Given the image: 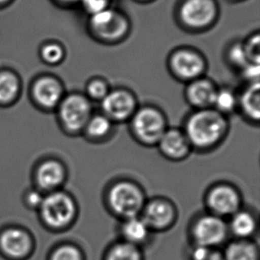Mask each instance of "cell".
<instances>
[{
  "instance_id": "6da1fadb",
  "label": "cell",
  "mask_w": 260,
  "mask_h": 260,
  "mask_svg": "<svg viewBox=\"0 0 260 260\" xmlns=\"http://www.w3.org/2000/svg\"><path fill=\"white\" fill-rule=\"evenodd\" d=\"M229 121L212 108L197 109L185 123L184 133L192 148L205 151L218 147L229 132Z\"/></svg>"
},
{
  "instance_id": "7a4b0ae2",
  "label": "cell",
  "mask_w": 260,
  "mask_h": 260,
  "mask_svg": "<svg viewBox=\"0 0 260 260\" xmlns=\"http://www.w3.org/2000/svg\"><path fill=\"white\" fill-rule=\"evenodd\" d=\"M146 202L143 189L129 179L113 183L105 196L107 210L119 221L140 216Z\"/></svg>"
},
{
  "instance_id": "3957f363",
  "label": "cell",
  "mask_w": 260,
  "mask_h": 260,
  "mask_svg": "<svg viewBox=\"0 0 260 260\" xmlns=\"http://www.w3.org/2000/svg\"><path fill=\"white\" fill-rule=\"evenodd\" d=\"M39 211L43 223L54 232L71 229L78 216L77 202L70 193L61 190L45 194Z\"/></svg>"
},
{
  "instance_id": "277c9868",
  "label": "cell",
  "mask_w": 260,
  "mask_h": 260,
  "mask_svg": "<svg viewBox=\"0 0 260 260\" xmlns=\"http://www.w3.org/2000/svg\"><path fill=\"white\" fill-rule=\"evenodd\" d=\"M188 245L222 248L230 239L228 221L208 211L196 215L186 229Z\"/></svg>"
},
{
  "instance_id": "5b68a950",
  "label": "cell",
  "mask_w": 260,
  "mask_h": 260,
  "mask_svg": "<svg viewBox=\"0 0 260 260\" xmlns=\"http://www.w3.org/2000/svg\"><path fill=\"white\" fill-rule=\"evenodd\" d=\"M131 131L134 138L145 146H156L167 130L166 116L153 106L137 109L130 119Z\"/></svg>"
},
{
  "instance_id": "8992f818",
  "label": "cell",
  "mask_w": 260,
  "mask_h": 260,
  "mask_svg": "<svg viewBox=\"0 0 260 260\" xmlns=\"http://www.w3.org/2000/svg\"><path fill=\"white\" fill-rule=\"evenodd\" d=\"M57 110L62 129L70 134L83 133L86 123L92 116L91 101L86 95L79 92L64 96Z\"/></svg>"
},
{
  "instance_id": "52a82bcc",
  "label": "cell",
  "mask_w": 260,
  "mask_h": 260,
  "mask_svg": "<svg viewBox=\"0 0 260 260\" xmlns=\"http://www.w3.org/2000/svg\"><path fill=\"white\" fill-rule=\"evenodd\" d=\"M140 216L155 235L173 229L178 220V211L172 201L155 197L147 200Z\"/></svg>"
},
{
  "instance_id": "ba28073f",
  "label": "cell",
  "mask_w": 260,
  "mask_h": 260,
  "mask_svg": "<svg viewBox=\"0 0 260 260\" xmlns=\"http://www.w3.org/2000/svg\"><path fill=\"white\" fill-rule=\"evenodd\" d=\"M205 206L208 212L228 219L243 208V199L236 186L228 183H218L208 190Z\"/></svg>"
},
{
  "instance_id": "9c48e42d",
  "label": "cell",
  "mask_w": 260,
  "mask_h": 260,
  "mask_svg": "<svg viewBox=\"0 0 260 260\" xmlns=\"http://www.w3.org/2000/svg\"><path fill=\"white\" fill-rule=\"evenodd\" d=\"M169 68L177 79L189 83L204 76L207 62L205 58L196 50L179 48L171 54Z\"/></svg>"
},
{
  "instance_id": "30bf717a",
  "label": "cell",
  "mask_w": 260,
  "mask_h": 260,
  "mask_svg": "<svg viewBox=\"0 0 260 260\" xmlns=\"http://www.w3.org/2000/svg\"><path fill=\"white\" fill-rule=\"evenodd\" d=\"M90 28L97 39L104 42H116L126 35L129 22L123 14L106 8L91 15Z\"/></svg>"
},
{
  "instance_id": "8fae6325",
  "label": "cell",
  "mask_w": 260,
  "mask_h": 260,
  "mask_svg": "<svg viewBox=\"0 0 260 260\" xmlns=\"http://www.w3.org/2000/svg\"><path fill=\"white\" fill-rule=\"evenodd\" d=\"M101 107L102 114L113 123H123L130 121L137 110V100L129 90L117 88L109 91L101 102Z\"/></svg>"
},
{
  "instance_id": "7c38bea8",
  "label": "cell",
  "mask_w": 260,
  "mask_h": 260,
  "mask_svg": "<svg viewBox=\"0 0 260 260\" xmlns=\"http://www.w3.org/2000/svg\"><path fill=\"white\" fill-rule=\"evenodd\" d=\"M217 7L214 0H186L180 8V18L188 28L200 29L214 21Z\"/></svg>"
},
{
  "instance_id": "4fadbf2b",
  "label": "cell",
  "mask_w": 260,
  "mask_h": 260,
  "mask_svg": "<svg viewBox=\"0 0 260 260\" xmlns=\"http://www.w3.org/2000/svg\"><path fill=\"white\" fill-rule=\"evenodd\" d=\"M0 250L11 259H23L31 252V236L21 228L6 229L0 234Z\"/></svg>"
},
{
  "instance_id": "5bb4252c",
  "label": "cell",
  "mask_w": 260,
  "mask_h": 260,
  "mask_svg": "<svg viewBox=\"0 0 260 260\" xmlns=\"http://www.w3.org/2000/svg\"><path fill=\"white\" fill-rule=\"evenodd\" d=\"M31 95L37 105L46 110L57 109L65 96L63 85L51 76L38 78L32 85Z\"/></svg>"
},
{
  "instance_id": "9a60e30c",
  "label": "cell",
  "mask_w": 260,
  "mask_h": 260,
  "mask_svg": "<svg viewBox=\"0 0 260 260\" xmlns=\"http://www.w3.org/2000/svg\"><path fill=\"white\" fill-rule=\"evenodd\" d=\"M117 239L145 250L151 244L154 234L151 232L141 216L120 220L116 229Z\"/></svg>"
},
{
  "instance_id": "2e32d148",
  "label": "cell",
  "mask_w": 260,
  "mask_h": 260,
  "mask_svg": "<svg viewBox=\"0 0 260 260\" xmlns=\"http://www.w3.org/2000/svg\"><path fill=\"white\" fill-rule=\"evenodd\" d=\"M156 146L162 155L172 161H181L192 150L184 131L178 128H167Z\"/></svg>"
},
{
  "instance_id": "e0dca14e",
  "label": "cell",
  "mask_w": 260,
  "mask_h": 260,
  "mask_svg": "<svg viewBox=\"0 0 260 260\" xmlns=\"http://www.w3.org/2000/svg\"><path fill=\"white\" fill-rule=\"evenodd\" d=\"M67 178L65 166L58 160L49 159L39 165L36 171L35 179L39 190L46 193L60 190Z\"/></svg>"
},
{
  "instance_id": "ac0fdd59",
  "label": "cell",
  "mask_w": 260,
  "mask_h": 260,
  "mask_svg": "<svg viewBox=\"0 0 260 260\" xmlns=\"http://www.w3.org/2000/svg\"><path fill=\"white\" fill-rule=\"evenodd\" d=\"M230 239H256L259 229L257 215L253 211L241 208L226 219Z\"/></svg>"
},
{
  "instance_id": "d6986e66",
  "label": "cell",
  "mask_w": 260,
  "mask_h": 260,
  "mask_svg": "<svg viewBox=\"0 0 260 260\" xmlns=\"http://www.w3.org/2000/svg\"><path fill=\"white\" fill-rule=\"evenodd\" d=\"M217 90L218 87L213 82L202 77L187 84L185 95L186 101L196 110L210 109L212 108Z\"/></svg>"
},
{
  "instance_id": "ffe728a7",
  "label": "cell",
  "mask_w": 260,
  "mask_h": 260,
  "mask_svg": "<svg viewBox=\"0 0 260 260\" xmlns=\"http://www.w3.org/2000/svg\"><path fill=\"white\" fill-rule=\"evenodd\" d=\"M225 260H260L259 244L256 239H229L222 247Z\"/></svg>"
},
{
  "instance_id": "44dd1931",
  "label": "cell",
  "mask_w": 260,
  "mask_h": 260,
  "mask_svg": "<svg viewBox=\"0 0 260 260\" xmlns=\"http://www.w3.org/2000/svg\"><path fill=\"white\" fill-rule=\"evenodd\" d=\"M238 109L247 119L258 123L260 119L259 82L247 84L246 87L238 94Z\"/></svg>"
},
{
  "instance_id": "7402d4cb",
  "label": "cell",
  "mask_w": 260,
  "mask_h": 260,
  "mask_svg": "<svg viewBox=\"0 0 260 260\" xmlns=\"http://www.w3.org/2000/svg\"><path fill=\"white\" fill-rule=\"evenodd\" d=\"M102 260H146L145 250L116 238L102 252Z\"/></svg>"
},
{
  "instance_id": "603a6c76",
  "label": "cell",
  "mask_w": 260,
  "mask_h": 260,
  "mask_svg": "<svg viewBox=\"0 0 260 260\" xmlns=\"http://www.w3.org/2000/svg\"><path fill=\"white\" fill-rule=\"evenodd\" d=\"M113 124L114 123L112 121L102 113L92 114L83 133L90 141H104L106 138L109 137L111 134Z\"/></svg>"
},
{
  "instance_id": "cb8c5ba5",
  "label": "cell",
  "mask_w": 260,
  "mask_h": 260,
  "mask_svg": "<svg viewBox=\"0 0 260 260\" xmlns=\"http://www.w3.org/2000/svg\"><path fill=\"white\" fill-rule=\"evenodd\" d=\"M21 91V82L14 72L0 71V105H8L16 101Z\"/></svg>"
},
{
  "instance_id": "d4e9b609",
  "label": "cell",
  "mask_w": 260,
  "mask_h": 260,
  "mask_svg": "<svg viewBox=\"0 0 260 260\" xmlns=\"http://www.w3.org/2000/svg\"><path fill=\"white\" fill-rule=\"evenodd\" d=\"M48 260H87L85 250L78 243L63 242L53 248Z\"/></svg>"
},
{
  "instance_id": "484cf974",
  "label": "cell",
  "mask_w": 260,
  "mask_h": 260,
  "mask_svg": "<svg viewBox=\"0 0 260 260\" xmlns=\"http://www.w3.org/2000/svg\"><path fill=\"white\" fill-rule=\"evenodd\" d=\"M212 109L221 113L224 116L230 115L238 109V95L229 88H220L217 90Z\"/></svg>"
},
{
  "instance_id": "4316f807",
  "label": "cell",
  "mask_w": 260,
  "mask_h": 260,
  "mask_svg": "<svg viewBox=\"0 0 260 260\" xmlns=\"http://www.w3.org/2000/svg\"><path fill=\"white\" fill-rule=\"evenodd\" d=\"M186 256L187 260H225L222 248L188 245Z\"/></svg>"
},
{
  "instance_id": "83f0119b",
  "label": "cell",
  "mask_w": 260,
  "mask_h": 260,
  "mask_svg": "<svg viewBox=\"0 0 260 260\" xmlns=\"http://www.w3.org/2000/svg\"><path fill=\"white\" fill-rule=\"evenodd\" d=\"M40 56L45 63L55 66L63 60L65 52L60 44L48 43L41 48Z\"/></svg>"
},
{
  "instance_id": "f1b7e54d",
  "label": "cell",
  "mask_w": 260,
  "mask_h": 260,
  "mask_svg": "<svg viewBox=\"0 0 260 260\" xmlns=\"http://www.w3.org/2000/svg\"><path fill=\"white\" fill-rule=\"evenodd\" d=\"M110 91L109 85L105 79L101 78H91L86 85V97L90 101L102 102Z\"/></svg>"
},
{
  "instance_id": "f546056e",
  "label": "cell",
  "mask_w": 260,
  "mask_h": 260,
  "mask_svg": "<svg viewBox=\"0 0 260 260\" xmlns=\"http://www.w3.org/2000/svg\"><path fill=\"white\" fill-rule=\"evenodd\" d=\"M226 59L233 67L242 70L245 65L249 63L246 51L243 43H235L229 47Z\"/></svg>"
},
{
  "instance_id": "4dcf8cb0",
  "label": "cell",
  "mask_w": 260,
  "mask_h": 260,
  "mask_svg": "<svg viewBox=\"0 0 260 260\" xmlns=\"http://www.w3.org/2000/svg\"><path fill=\"white\" fill-rule=\"evenodd\" d=\"M245 51L249 62L259 64L260 59V36L259 34L252 36L247 43L244 44Z\"/></svg>"
},
{
  "instance_id": "1f68e13d",
  "label": "cell",
  "mask_w": 260,
  "mask_h": 260,
  "mask_svg": "<svg viewBox=\"0 0 260 260\" xmlns=\"http://www.w3.org/2000/svg\"><path fill=\"white\" fill-rule=\"evenodd\" d=\"M241 74L248 84L259 82V64L249 62L241 70Z\"/></svg>"
},
{
  "instance_id": "d6a6232c",
  "label": "cell",
  "mask_w": 260,
  "mask_h": 260,
  "mask_svg": "<svg viewBox=\"0 0 260 260\" xmlns=\"http://www.w3.org/2000/svg\"><path fill=\"white\" fill-rule=\"evenodd\" d=\"M45 194L39 189H30L25 193V204L28 208L31 209H38L39 210L40 205L42 204Z\"/></svg>"
},
{
  "instance_id": "836d02e7",
  "label": "cell",
  "mask_w": 260,
  "mask_h": 260,
  "mask_svg": "<svg viewBox=\"0 0 260 260\" xmlns=\"http://www.w3.org/2000/svg\"><path fill=\"white\" fill-rule=\"evenodd\" d=\"M82 2L91 15L105 10L108 6V0H82Z\"/></svg>"
},
{
  "instance_id": "e575fe53",
  "label": "cell",
  "mask_w": 260,
  "mask_h": 260,
  "mask_svg": "<svg viewBox=\"0 0 260 260\" xmlns=\"http://www.w3.org/2000/svg\"><path fill=\"white\" fill-rule=\"evenodd\" d=\"M63 1H67V2H76V1H78V0H63Z\"/></svg>"
},
{
  "instance_id": "d590c367",
  "label": "cell",
  "mask_w": 260,
  "mask_h": 260,
  "mask_svg": "<svg viewBox=\"0 0 260 260\" xmlns=\"http://www.w3.org/2000/svg\"><path fill=\"white\" fill-rule=\"evenodd\" d=\"M7 1H8V0H0V4L5 3Z\"/></svg>"
}]
</instances>
